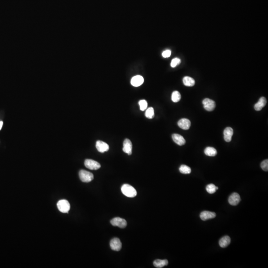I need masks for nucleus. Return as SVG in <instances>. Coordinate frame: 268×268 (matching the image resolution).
<instances>
[{
    "label": "nucleus",
    "instance_id": "8",
    "mask_svg": "<svg viewBox=\"0 0 268 268\" xmlns=\"http://www.w3.org/2000/svg\"><path fill=\"white\" fill-rule=\"evenodd\" d=\"M241 198L238 194L233 193L229 196V203L231 206H237L240 203Z\"/></svg>",
    "mask_w": 268,
    "mask_h": 268
},
{
    "label": "nucleus",
    "instance_id": "19",
    "mask_svg": "<svg viewBox=\"0 0 268 268\" xmlns=\"http://www.w3.org/2000/svg\"><path fill=\"white\" fill-rule=\"evenodd\" d=\"M168 262L167 260H156L154 262L155 267L158 268H162L167 265Z\"/></svg>",
    "mask_w": 268,
    "mask_h": 268
},
{
    "label": "nucleus",
    "instance_id": "24",
    "mask_svg": "<svg viewBox=\"0 0 268 268\" xmlns=\"http://www.w3.org/2000/svg\"><path fill=\"white\" fill-rule=\"evenodd\" d=\"M206 190L208 193L212 194L216 192V186L213 184H210L206 186Z\"/></svg>",
    "mask_w": 268,
    "mask_h": 268
},
{
    "label": "nucleus",
    "instance_id": "28",
    "mask_svg": "<svg viewBox=\"0 0 268 268\" xmlns=\"http://www.w3.org/2000/svg\"><path fill=\"white\" fill-rule=\"evenodd\" d=\"M171 51L170 50H166L162 53V56L163 58H168L171 56Z\"/></svg>",
    "mask_w": 268,
    "mask_h": 268
},
{
    "label": "nucleus",
    "instance_id": "15",
    "mask_svg": "<svg viewBox=\"0 0 268 268\" xmlns=\"http://www.w3.org/2000/svg\"><path fill=\"white\" fill-rule=\"evenodd\" d=\"M173 141L179 146H183L186 143V141L183 136L178 134H174L172 136Z\"/></svg>",
    "mask_w": 268,
    "mask_h": 268
},
{
    "label": "nucleus",
    "instance_id": "16",
    "mask_svg": "<svg viewBox=\"0 0 268 268\" xmlns=\"http://www.w3.org/2000/svg\"><path fill=\"white\" fill-rule=\"evenodd\" d=\"M267 103V100L264 97H261L257 103L254 105V109L256 111H260L263 107H264Z\"/></svg>",
    "mask_w": 268,
    "mask_h": 268
},
{
    "label": "nucleus",
    "instance_id": "2",
    "mask_svg": "<svg viewBox=\"0 0 268 268\" xmlns=\"http://www.w3.org/2000/svg\"><path fill=\"white\" fill-rule=\"evenodd\" d=\"M79 177L80 180L83 182L89 183L93 180L94 176L93 173L86 170H80L79 172Z\"/></svg>",
    "mask_w": 268,
    "mask_h": 268
},
{
    "label": "nucleus",
    "instance_id": "26",
    "mask_svg": "<svg viewBox=\"0 0 268 268\" xmlns=\"http://www.w3.org/2000/svg\"><path fill=\"white\" fill-rule=\"evenodd\" d=\"M181 63V60L180 59L178 58H175L173 59L171 61V62L170 64L171 67L172 68H175L178 65H179Z\"/></svg>",
    "mask_w": 268,
    "mask_h": 268
},
{
    "label": "nucleus",
    "instance_id": "14",
    "mask_svg": "<svg viewBox=\"0 0 268 268\" xmlns=\"http://www.w3.org/2000/svg\"><path fill=\"white\" fill-rule=\"evenodd\" d=\"M191 124L190 121L186 118L181 119L178 122V126L183 130H188L190 127Z\"/></svg>",
    "mask_w": 268,
    "mask_h": 268
},
{
    "label": "nucleus",
    "instance_id": "7",
    "mask_svg": "<svg viewBox=\"0 0 268 268\" xmlns=\"http://www.w3.org/2000/svg\"><path fill=\"white\" fill-rule=\"evenodd\" d=\"M110 245L112 250L116 251H119L122 248L121 241L118 238H114L111 240Z\"/></svg>",
    "mask_w": 268,
    "mask_h": 268
},
{
    "label": "nucleus",
    "instance_id": "5",
    "mask_svg": "<svg viewBox=\"0 0 268 268\" xmlns=\"http://www.w3.org/2000/svg\"><path fill=\"white\" fill-rule=\"evenodd\" d=\"M85 165L90 170H97L101 168V164L95 160L87 159L85 162Z\"/></svg>",
    "mask_w": 268,
    "mask_h": 268
},
{
    "label": "nucleus",
    "instance_id": "20",
    "mask_svg": "<svg viewBox=\"0 0 268 268\" xmlns=\"http://www.w3.org/2000/svg\"><path fill=\"white\" fill-rule=\"evenodd\" d=\"M204 153L206 155L209 156H215L217 155L216 149L212 147H206Z\"/></svg>",
    "mask_w": 268,
    "mask_h": 268
},
{
    "label": "nucleus",
    "instance_id": "21",
    "mask_svg": "<svg viewBox=\"0 0 268 268\" xmlns=\"http://www.w3.org/2000/svg\"><path fill=\"white\" fill-rule=\"evenodd\" d=\"M179 171L182 174H188L191 172V169L187 165H182L179 168Z\"/></svg>",
    "mask_w": 268,
    "mask_h": 268
},
{
    "label": "nucleus",
    "instance_id": "27",
    "mask_svg": "<svg viewBox=\"0 0 268 268\" xmlns=\"http://www.w3.org/2000/svg\"><path fill=\"white\" fill-rule=\"evenodd\" d=\"M261 167L265 171H268V160L266 159L264 160L261 163Z\"/></svg>",
    "mask_w": 268,
    "mask_h": 268
},
{
    "label": "nucleus",
    "instance_id": "25",
    "mask_svg": "<svg viewBox=\"0 0 268 268\" xmlns=\"http://www.w3.org/2000/svg\"><path fill=\"white\" fill-rule=\"evenodd\" d=\"M138 104L140 105V109L141 111H145L146 110L147 107V103L145 100H141L138 102Z\"/></svg>",
    "mask_w": 268,
    "mask_h": 268
},
{
    "label": "nucleus",
    "instance_id": "23",
    "mask_svg": "<svg viewBox=\"0 0 268 268\" xmlns=\"http://www.w3.org/2000/svg\"><path fill=\"white\" fill-rule=\"evenodd\" d=\"M145 116H146V117H147V118H153L155 116L154 108L153 107H150V108H147V109L146 110V113H145Z\"/></svg>",
    "mask_w": 268,
    "mask_h": 268
},
{
    "label": "nucleus",
    "instance_id": "4",
    "mask_svg": "<svg viewBox=\"0 0 268 268\" xmlns=\"http://www.w3.org/2000/svg\"><path fill=\"white\" fill-rule=\"evenodd\" d=\"M110 222L113 226H118L122 229L126 228L127 225L126 220L120 217H115Z\"/></svg>",
    "mask_w": 268,
    "mask_h": 268
},
{
    "label": "nucleus",
    "instance_id": "11",
    "mask_svg": "<svg viewBox=\"0 0 268 268\" xmlns=\"http://www.w3.org/2000/svg\"><path fill=\"white\" fill-rule=\"evenodd\" d=\"M216 216V214L215 212H211L207 211L202 212L200 215V217L201 218V220L204 221L210 220V219H213Z\"/></svg>",
    "mask_w": 268,
    "mask_h": 268
},
{
    "label": "nucleus",
    "instance_id": "6",
    "mask_svg": "<svg viewBox=\"0 0 268 268\" xmlns=\"http://www.w3.org/2000/svg\"><path fill=\"white\" fill-rule=\"evenodd\" d=\"M204 107L208 111H212L216 107V103L214 101L209 98H205L202 102Z\"/></svg>",
    "mask_w": 268,
    "mask_h": 268
},
{
    "label": "nucleus",
    "instance_id": "18",
    "mask_svg": "<svg viewBox=\"0 0 268 268\" xmlns=\"http://www.w3.org/2000/svg\"><path fill=\"white\" fill-rule=\"evenodd\" d=\"M183 83L185 86L193 87L195 84V81L193 78L190 76H185L183 79Z\"/></svg>",
    "mask_w": 268,
    "mask_h": 268
},
{
    "label": "nucleus",
    "instance_id": "22",
    "mask_svg": "<svg viewBox=\"0 0 268 268\" xmlns=\"http://www.w3.org/2000/svg\"><path fill=\"white\" fill-rule=\"evenodd\" d=\"M171 99L174 102H178L181 99V94L178 91H174L171 95Z\"/></svg>",
    "mask_w": 268,
    "mask_h": 268
},
{
    "label": "nucleus",
    "instance_id": "9",
    "mask_svg": "<svg viewBox=\"0 0 268 268\" xmlns=\"http://www.w3.org/2000/svg\"><path fill=\"white\" fill-rule=\"evenodd\" d=\"M96 147L97 150L100 153H104L106 151H108L109 149V146L108 144L104 142L98 141L96 143Z\"/></svg>",
    "mask_w": 268,
    "mask_h": 268
},
{
    "label": "nucleus",
    "instance_id": "3",
    "mask_svg": "<svg viewBox=\"0 0 268 268\" xmlns=\"http://www.w3.org/2000/svg\"><path fill=\"white\" fill-rule=\"evenodd\" d=\"M57 207L59 210L63 213H68L70 210V204L66 200H61L57 203Z\"/></svg>",
    "mask_w": 268,
    "mask_h": 268
},
{
    "label": "nucleus",
    "instance_id": "10",
    "mask_svg": "<svg viewBox=\"0 0 268 268\" xmlns=\"http://www.w3.org/2000/svg\"><path fill=\"white\" fill-rule=\"evenodd\" d=\"M123 150L128 155H131L132 153V144L131 141L128 138H126L124 141Z\"/></svg>",
    "mask_w": 268,
    "mask_h": 268
},
{
    "label": "nucleus",
    "instance_id": "13",
    "mask_svg": "<svg viewBox=\"0 0 268 268\" xmlns=\"http://www.w3.org/2000/svg\"><path fill=\"white\" fill-rule=\"evenodd\" d=\"M224 139L226 142H230L233 135V130L231 127H227L224 132Z\"/></svg>",
    "mask_w": 268,
    "mask_h": 268
},
{
    "label": "nucleus",
    "instance_id": "12",
    "mask_svg": "<svg viewBox=\"0 0 268 268\" xmlns=\"http://www.w3.org/2000/svg\"><path fill=\"white\" fill-rule=\"evenodd\" d=\"M144 79L141 76H136L131 79V84L133 86L135 87H139L144 83Z\"/></svg>",
    "mask_w": 268,
    "mask_h": 268
},
{
    "label": "nucleus",
    "instance_id": "1",
    "mask_svg": "<svg viewBox=\"0 0 268 268\" xmlns=\"http://www.w3.org/2000/svg\"><path fill=\"white\" fill-rule=\"evenodd\" d=\"M121 191L125 196L129 198H134L137 195L135 188L129 184H124L121 187Z\"/></svg>",
    "mask_w": 268,
    "mask_h": 268
},
{
    "label": "nucleus",
    "instance_id": "29",
    "mask_svg": "<svg viewBox=\"0 0 268 268\" xmlns=\"http://www.w3.org/2000/svg\"><path fill=\"white\" fill-rule=\"evenodd\" d=\"M3 122L2 121H0V130H1L2 126H3Z\"/></svg>",
    "mask_w": 268,
    "mask_h": 268
},
{
    "label": "nucleus",
    "instance_id": "17",
    "mask_svg": "<svg viewBox=\"0 0 268 268\" xmlns=\"http://www.w3.org/2000/svg\"><path fill=\"white\" fill-rule=\"evenodd\" d=\"M231 242V239L229 236H225L221 238L219 241V244L221 248H225L228 247Z\"/></svg>",
    "mask_w": 268,
    "mask_h": 268
}]
</instances>
